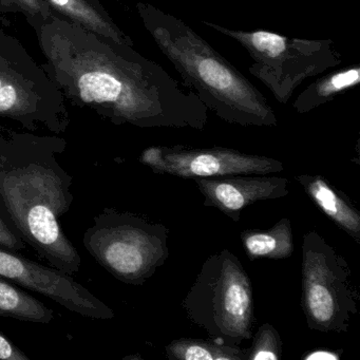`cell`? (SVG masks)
<instances>
[{
  "label": "cell",
  "mask_w": 360,
  "mask_h": 360,
  "mask_svg": "<svg viewBox=\"0 0 360 360\" xmlns=\"http://www.w3.org/2000/svg\"><path fill=\"white\" fill-rule=\"evenodd\" d=\"M0 316L33 323L53 321V309L0 276Z\"/></svg>",
  "instance_id": "obj_14"
},
{
  "label": "cell",
  "mask_w": 360,
  "mask_h": 360,
  "mask_svg": "<svg viewBox=\"0 0 360 360\" xmlns=\"http://www.w3.org/2000/svg\"><path fill=\"white\" fill-rule=\"evenodd\" d=\"M18 3L22 4L25 7L30 9L31 11H37L41 10V6L39 0H18Z\"/></svg>",
  "instance_id": "obj_22"
},
{
  "label": "cell",
  "mask_w": 360,
  "mask_h": 360,
  "mask_svg": "<svg viewBox=\"0 0 360 360\" xmlns=\"http://www.w3.org/2000/svg\"><path fill=\"white\" fill-rule=\"evenodd\" d=\"M340 355L336 352L328 351V349H317V351L311 352L304 356L305 360H338Z\"/></svg>",
  "instance_id": "obj_21"
},
{
  "label": "cell",
  "mask_w": 360,
  "mask_h": 360,
  "mask_svg": "<svg viewBox=\"0 0 360 360\" xmlns=\"http://www.w3.org/2000/svg\"><path fill=\"white\" fill-rule=\"evenodd\" d=\"M140 162L155 174L193 180L248 174L264 176L284 169L282 162L273 158L248 155L225 147L153 146L143 151Z\"/></svg>",
  "instance_id": "obj_8"
},
{
  "label": "cell",
  "mask_w": 360,
  "mask_h": 360,
  "mask_svg": "<svg viewBox=\"0 0 360 360\" xmlns=\"http://www.w3.org/2000/svg\"><path fill=\"white\" fill-rule=\"evenodd\" d=\"M295 179L315 205L359 244L360 214L345 193L320 174H298Z\"/></svg>",
  "instance_id": "obj_11"
},
{
  "label": "cell",
  "mask_w": 360,
  "mask_h": 360,
  "mask_svg": "<svg viewBox=\"0 0 360 360\" xmlns=\"http://www.w3.org/2000/svg\"><path fill=\"white\" fill-rule=\"evenodd\" d=\"M283 354L282 340L278 330L271 323L259 328L248 349V360H280Z\"/></svg>",
  "instance_id": "obj_17"
},
{
  "label": "cell",
  "mask_w": 360,
  "mask_h": 360,
  "mask_svg": "<svg viewBox=\"0 0 360 360\" xmlns=\"http://www.w3.org/2000/svg\"><path fill=\"white\" fill-rule=\"evenodd\" d=\"M62 150L43 141L0 142V210L50 266L73 277L82 258L60 223L75 200L72 176L56 160Z\"/></svg>",
  "instance_id": "obj_2"
},
{
  "label": "cell",
  "mask_w": 360,
  "mask_h": 360,
  "mask_svg": "<svg viewBox=\"0 0 360 360\" xmlns=\"http://www.w3.org/2000/svg\"><path fill=\"white\" fill-rule=\"evenodd\" d=\"M193 182L203 195L204 206L220 210L236 222L252 204L282 199L290 193L288 179L266 174L193 179Z\"/></svg>",
  "instance_id": "obj_10"
},
{
  "label": "cell",
  "mask_w": 360,
  "mask_h": 360,
  "mask_svg": "<svg viewBox=\"0 0 360 360\" xmlns=\"http://www.w3.org/2000/svg\"><path fill=\"white\" fill-rule=\"evenodd\" d=\"M138 9L162 53L208 110L244 127L278 125L262 92L184 20L149 4H139Z\"/></svg>",
  "instance_id": "obj_3"
},
{
  "label": "cell",
  "mask_w": 360,
  "mask_h": 360,
  "mask_svg": "<svg viewBox=\"0 0 360 360\" xmlns=\"http://www.w3.org/2000/svg\"><path fill=\"white\" fill-rule=\"evenodd\" d=\"M58 11L79 22L87 30L106 37L115 43L131 46L129 37H126L110 20L96 11L86 0H49Z\"/></svg>",
  "instance_id": "obj_16"
},
{
  "label": "cell",
  "mask_w": 360,
  "mask_h": 360,
  "mask_svg": "<svg viewBox=\"0 0 360 360\" xmlns=\"http://www.w3.org/2000/svg\"><path fill=\"white\" fill-rule=\"evenodd\" d=\"M169 229L140 214L104 208L86 229L83 243L111 276L129 285H143L169 257Z\"/></svg>",
  "instance_id": "obj_5"
},
{
  "label": "cell",
  "mask_w": 360,
  "mask_h": 360,
  "mask_svg": "<svg viewBox=\"0 0 360 360\" xmlns=\"http://www.w3.org/2000/svg\"><path fill=\"white\" fill-rule=\"evenodd\" d=\"M0 360H30V358L0 332Z\"/></svg>",
  "instance_id": "obj_20"
},
{
  "label": "cell",
  "mask_w": 360,
  "mask_h": 360,
  "mask_svg": "<svg viewBox=\"0 0 360 360\" xmlns=\"http://www.w3.org/2000/svg\"><path fill=\"white\" fill-rule=\"evenodd\" d=\"M301 304L309 330L347 333L359 295L347 261L317 231L303 236Z\"/></svg>",
  "instance_id": "obj_7"
},
{
  "label": "cell",
  "mask_w": 360,
  "mask_h": 360,
  "mask_svg": "<svg viewBox=\"0 0 360 360\" xmlns=\"http://www.w3.org/2000/svg\"><path fill=\"white\" fill-rule=\"evenodd\" d=\"M20 92L13 84L0 77V113L16 115L20 111Z\"/></svg>",
  "instance_id": "obj_18"
},
{
  "label": "cell",
  "mask_w": 360,
  "mask_h": 360,
  "mask_svg": "<svg viewBox=\"0 0 360 360\" xmlns=\"http://www.w3.org/2000/svg\"><path fill=\"white\" fill-rule=\"evenodd\" d=\"M202 24L237 41L254 63L250 75L261 82L280 104H288L295 90L342 63L332 39L288 37L266 30H239L203 20Z\"/></svg>",
  "instance_id": "obj_6"
},
{
  "label": "cell",
  "mask_w": 360,
  "mask_h": 360,
  "mask_svg": "<svg viewBox=\"0 0 360 360\" xmlns=\"http://www.w3.org/2000/svg\"><path fill=\"white\" fill-rule=\"evenodd\" d=\"M360 83V65L333 71L307 86L295 100L292 108L299 115L311 112L328 104L343 92L357 87Z\"/></svg>",
  "instance_id": "obj_13"
},
{
  "label": "cell",
  "mask_w": 360,
  "mask_h": 360,
  "mask_svg": "<svg viewBox=\"0 0 360 360\" xmlns=\"http://www.w3.org/2000/svg\"><path fill=\"white\" fill-rule=\"evenodd\" d=\"M0 276L16 285L47 297L83 317L98 320L115 318L113 309L75 281L72 276L1 248Z\"/></svg>",
  "instance_id": "obj_9"
},
{
  "label": "cell",
  "mask_w": 360,
  "mask_h": 360,
  "mask_svg": "<svg viewBox=\"0 0 360 360\" xmlns=\"http://www.w3.org/2000/svg\"><path fill=\"white\" fill-rule=\"evenodd\" d=\"M188 319L212 340L241 347L252 336V280L239 259L224 248L206 259L182 301Z\"/></svg>",
  "instance_id": "obj_4"
},
{
  "label": "cell",
  "mask_w": 360,
  "mask_h": 360,
  "mask_svg": "<svg viewBox=\"0 0 360 360\" xmlns=\"http://www.w3.org/2000/svg\"><path fill=\"white\" fill-rule=\"evenodd\" d=\"M242 245L250 260L288 259L294 252L292 226L290 219L282 218L269 229H246L240 233Z\"/></svg>",
  "instance_id": "obj_12"
},
{
  "label": "cell",
  "mask_w": 360,
  "mask_h": 360,
  "mask_svg": "<svg viewBox=\"0 0 360 360\" xmlns=\"http://www.w3.org/2000/svg\"><path fill=\"white\" fill-rule=\"evenodd\" d=\"M46 27L43 46L58 79L113 123L197 130L207 125L208 109L200 98L131 46L98 39L79 25Z\"/></svg>",
  "instance_id": "obj_1"
},
{
  "label": "cell",
  "mask_w": 360,
  "mask_h": 360,
  "mask_svg": "<svg viewBox=\"0 0 360 360\" xmlns=\"http://www.w3.org/2000/svg\"><path fill=\"white\" fill-rule=\"evenodd\" d=\"M170 360H248V349L205 339L180 338L165 347Z\"/></svg>",
  "instance_id": "obj_15"
},
{
  "label": "cell",
  "mask_w": 360,
  "mask_h": 360,
  "mask_svg": "<svg viewBox=\"0 0 360 360\" xmlns=\"http://www.w3.org/2000/svg\"><path fill=\"white\" fill-rule=\"evenodd\" d=\"M27 246L28 244L10 226L0 210V248L20 254L27 250Z\"/></svg>",
  "instance_id": "obj_19"
}]
</instances>
